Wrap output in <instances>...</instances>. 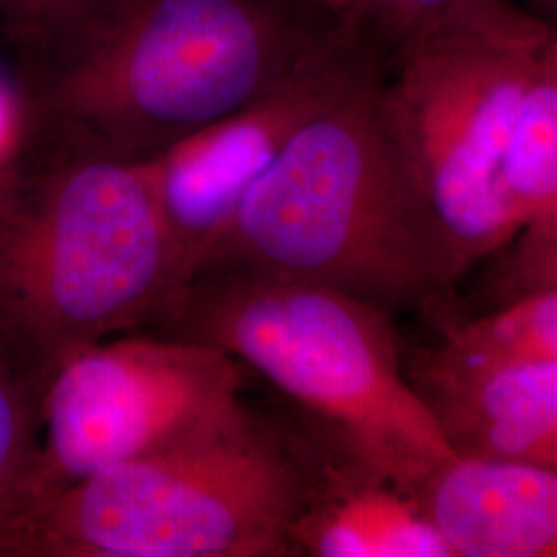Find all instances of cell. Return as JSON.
<instances>
[{"mask_svg":"<svg viewBox=\"0 0 557 557\" xmlns=\"http://www.w3.org/2000/svg\"><path fill=\"white\" fill-rule=\"evenodd\" d=\"M442 345L469 358H557V285L444 326Z\"/></svg>","mask_w":557,"mask_h":557,"instance_id":"14","label":"cell"},{"mask_svg":"<svg viewBox=\"0 0 557 557\" xmlns=\"http://www.w3.org/2000/svg\"><path fill=\"white\" fill-rule=\"evenodd\" d=\"M388 52L347 21L289 77L236 112L139 161L172 248L180 289L227 230L239 202L310 120L388 71Z\"/></svg>","mask_w":557,"mask_h":557,"instance_id":"8","label":"cell"},{"mask_svg":"<svg viewBox=\"0 0 557 557\" xmlns=\"http://www.w3.org/2000/svg\"><path fill=\"white\" fill-rule=\"evenodd\" d=\"M306 475L298 419L244 403L197 438L38 506L13 557H294Z\"/></svg>","mask_w":557,"mask_h":557,"instance_id":"5","label":"cell"},{"mask_svg":"<svg viewBox=\"0 0 557 557\" xmlns=\"http://www.w3.org/2000/svg\"><path fill=\"white\" fill-rule=\"evenodd\" d=\"M391 319L329 287L209 269L151 324L259 372L349 453L419 494L457 455L407 376Z\"/></svg>","mask_w":557,"mask_h":557,"instance_id":"4","label":"cell"},{"mask_svg":"<svg viewBox=\"0 0 557 557\" xmlns=\"http://www.w3.org/2000/svg\"><path fill=\"white\" fill-rule=\"evenodd\" d=\"M405 370L458 457L557 469V358H469L440 343Z\"/></svg>","mask_w":557,"mask_h":557,"instance_id":"9","label":"cell"},{"mask_svg":"<svg viewBox=\"0 0 557 557\" xmlns=\"http://www.w3.org/2000/svg\"><path fill=\"white\" fill-rule=\"evenodd\" d=\"M455 2L457 0H354V21L391 57Z\"/></svg>","mask_w":557,"mask_h":557,"instance_id":"17","label":"cell"},{"mask_svg":"<svg viewBox=\"0 0 557 557\" xmlns=\"http://www.w3.org/2000/svg\"><path fill=\"white\" fill-rule=\"evenodd\" d=\"M490 287L496 304L557 285V211L527 223L496 252Z\"/></svg>","mask_w":557,"mask_h":557,"instance_id":"15","label":"cell"},{"mask_svg":"<svg viewBox=\"0 0 557 557\" xmlns=\"http://www.w3.org/2000/svg\"><path fill=\"white\" fill-rule=\"evenodd\" d=\"M347 21L319 0H89L20 89L41 119L143 161L273 89Z\"/></svg>","mask_w":557,"mask_h":557,"instance_id":"1","label":"cell"},{"mask_svg":"<svg viewBox=\"0 0 557 557\" xmlns=\"http://www.w3.org/2000/svg\"><path fill=\"white\" fill-rule=\"evenodd\" d=\"M242 384L238 359L161 333L106 338L66 359L41 388L25 518L83 479L213 430L244 405Z\"/></svg>","mask_w":557,"mask_h":557,"instance_id":"7","label":"cell"},{"mask_svg":"<svg viewBox=\"0 0 557 557\" xmlns=\"http://www.w3.org/2000/svg\"><path fill=\"white\" fill-rule=\"evenodd\" d=\"M384 77L299 128L246 193L199 273L310 283L391 317L419 312L444 322L462 273L384 120Z\"/></svg>","mask_w":557,"mask_h":557,"instance_id":"3","label":"cell"},{"mask_svg":"<svg viewBox=\"0 0 557 557\" xmlns=\"http://www.w3.org/2000/svg\"><path fill=\"white\" fill-rule=\"evenodd\" d=\"M552 32L510 0H457L388 60L382 114L462 275L520 232L499 170Z\"/></svg>","mask_w":557,"mask_h":557,"instance_id":"6","label":"cell"},{"mask_svg":"<svg viewBox=\"0 0 557 557\" xmlns=\"http://www.w3.org/2000/svg\"><path fill=\"white\" fill-rule=\"evenodd\" d=\"M502 190L520 230L557 211V66L547 57L520 101L502 158Z\"/></svg>","mask_w":557,"mask_h":557,"instance_id":"12","label":"cell"},{"mask_svg":"<svg viewBox=\"0 0 557 557\" xmlns=\"http://www.w3.org/2000/svg\"><path fill=\"white\" fill-rule=\"evenodd\" d=\"M418 496L455 557H557V469L457 455Z\"/></svg>","mask_w":557,"mask_h":557,"instance_id":"11","label":"cell"},{"mask_svg":"<svg viewBox=\"0 0 557 557\" xmlns=\"http://www.w3.org/2000/svg\"><path fill=\"white\" fill-rule=\"evenodd\" d=\"M547 60L557 66V27H554V32H552V38H549V44H547Z\"/></svg>","mask_w":557,"mask_h":557,"instance_id":"19","label":"cell"},{"mask_svg":"<svg viewBox=\"0 0 557 557\" xmlns=\"http://www.w3.org/2000/svg\"><path fill=\"white\" fill-rule=\"evenodd\" d=\"M40 388L0 345V557L13 556L40 453Z\"/></svg>","mask_w":557,"mask_h":557,"instance_id":"13","label":"cell"},{"mask_svg":"<svg viewBox=\"0 0 557 557\" xmlns=\"http://www.w3.org/2000/svg\"><path fill=\"white\" fill-rule=\"evenodd\" d=\"M306 494L292 527L294 557H455L418 494L349 453L299 413Z\"/></svg>","mask_w":557,"mask_h":557,"instance_id":"10","label":"cell"},{"mask_svg":"<svg viewBox=\"0 0 557 557\" xmlns=\"http://www.w3.org/2000/svg\"><path fill=\"white\" fill-rule=\"evenodd\" d=\"M89 0H0V29L21 66L36 59Z\"/></svg>","mask_w":557,"mask_h":557,"instance_id":"16","label":"cell"},{"mask_svg":"<svg viewBox=\"0 0 557 557\" xmlns=\"http://www.w3.org/2000/svg\"><path fill=\"white\" fill-rule=\"evenodd\" d=\"M319 2L341 20L354 21V0H319Z\"/></svg>","mask_w":557,"mask_h":557,"instance_id":"18","label":"cell"},{"mask_svg":"<svg viewBox=\"0 0 557 557\" xmlns=\"http://www.w3.org/2000/svg\"><path fill=\"white\" fill-rule=\"evenodd\" d=\"M25 108L0 158V345L41 393L66 359L151 324L180 285L139 161Z\"/></svg>","mask_w":557,"mask_h":557,"instance_id":"2","label":"cell"}]
</instances>
